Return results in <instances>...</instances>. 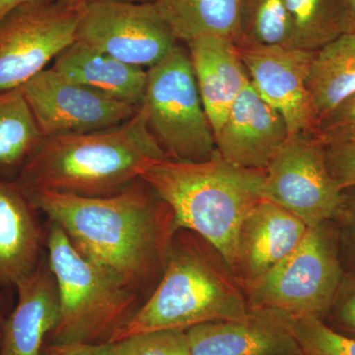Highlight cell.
Listing matches in <instances>:
<instances>
[{"label":"cell","instance_id":"obj_1","mask_svg":"<svg viewBox=\"0 0 355 355\" xmlns=\"http://www.w3.org/2000/svg\"><path fill=\"white\" fill-rule=\"evenodd\" d=\"M24 193L84 258L118 275L144 301L153 293L164 273L177 226L171 207L144 180L105 197Z\"/></svg>","mask_w":355,"mask_h":355},{"label":"cell","instance_id":"obj_2","mask_svg":"<svg viewBox=\"0 0 355 355\" xmlns=\"http://www.w3.org/2000/svg\"><path fill=\"white\" fill-rule=\"evenodd\" d=\"M168 158L140 107L116 127L46 137L16 178L21 190L48 191L80 197H105L140 179L147 163Z\"/></svg>","mask_w":355,"mask_h":355},{"label":"cell","instance_id":"obj_3","mask_svg":"<svg viewBox=\"0 0 355 355\" xmlns=\"http://www.w3.org/2000/svg\"><path fill=\"white\" fill-rule=\"evenodd\" d=\"M251 314L244 287L223 254L189 229L175 232L164 273L153 293L112 338L163 330L187 331Z\"/></svg>","mask_w":355,"mask_h":355},{"label":"cell","instance_id":"obj_4","mask_svg":"<svg viewBox=\"0 0 355 355\" xmlns=\"http://www.w3.org/2000/svg\"><path fill=\"white\" fill-rule=\"evenodd\" d=\"M265 171L230 164L219 154L203 162L150 161L140 179L173 210L177 229L193 231L234 266L240 226L263 198Z\"/></svg>","mask_w":355,"mask_h":355},{"label":"cell","instance_id":"obj_5","mask_svg":"<svg viewBox=\"0 0 355 355\" xmlns=\"http://www.w3.org/2000/svg\"><path fill=\"white\" fill-rule=\"evenodd\" d=\"M44 247L60 301L58 323L46 343H111L144 299L118 275L84 258L53 221Z\"/></svg>","mask_w":355,"mask_h":355},{"label":"cell","instance_id":"obj_6","mask_svg":"<svg viewBox=\"0 0 355 355\" xmlns=\"http://www.w3.org/2000/svg\"><path fill=\"white\" fill-rule=\"evenodd\" d=\"M345 277L335 223L324 221L308 228L288 256L244 291L251 310L324 320Z\"/></svg>","mask_w":355,"mask_h":355},{"label":"cell","instance_id":"obj_7","mask_svg":"<svg viewBox=\"0 0 355 355\" xmlns=\"http://www.w3.org/2000/svg\"><path fill=\"white\" fill-rule=\"evenodd\" d=\"M141 106L151 132L168 158L178 162H203L218 154L190 55L184 46L177 44L147 69Z\"/></svg>","mask_w":355,"mask_h":355},{"label":"cell","instance_id":"obj_8","mask_svg":"<svg viewBox=\"0 0 355 355\" xmlns=\"http://www.w3.org/2000/svg\"><path fill=\"white\" fill-rule=\"evenodd\" d=\"M76 41L125 64H158L179 44L154 2L99 0L78 7Z\"/></svg>","mask_w":355,"mask_h":355},{"label":"cell","instance_id":"obj_9","mask_svg":"<svg viewBox=\"0 0 355 355\" xmlns=\"http://www.w3.org/2000/svg\"><path fill=\"white\" fill-rule=\"evenodd\" d=\"M263 198L313 227L334 220L343 202L329 171L326 146L314 133L298 132L275 153L265 170Z\"/></svg>","mask_w":355,"mask_h":355},{"label":"cell","instance_id":"obj_10","mask_svg":"<svg viewBox=\"0 0 355 355\" xmlns=\"http://www.w3.org/2000/svg\"><path fill=\"white\" fill-rule=\"evenodd\" d=\"M78 8L57 0L17 7L0 21V92L20 88L76 41Z\"/></svg>","mask_w":355,"mask_h":355},{"label":"cell","instance_id":"obj_11","mask_svg":"<svg viewBox=\"0 0 355 355\" xmlns=\"http://www.w3.org/2000/svg\"><path fill=\"white\" fill-rule=\"evenodd\" d=\"M20 90L44 139L116 127L139 109L74 83L51 67L33 77Z\"/></svg>","mask_w":355,"mask_h":355},{"label":"cell","instance_id":"obj_12","mask_svg":"<svg viewBox=\"0 0 355 355\" xmlns=\"http://www.w3.org/2000/svg\"><path fill=\"white\" fill-rule=\"evenodd\" d=\"M250 83L268 105L286 121L289 135H316L308 77L315 51L282 44L238 46Z\"/></svg>","mask_w":355,"mask_h":355},{"label":"cell","instance_id":"obj_13","mask_svg":"<svg viewBox=\"0 0 355 355\" xmlns=\"http://www.w3.org/2000/svg\"><path fill=\"white\" fill-rule=\"evenodd\" d=\"M282 114L248 83L214 135L217 153L230 164L265 171L288 139Z\"/></svg>","mask_w":355,"mask_h":355},{"label":"cell","instance_id":"obj_14","mask_svg":"<svg viewBox=\"0 0 355 355\" xmlns=\"http://www.w3.org/2000/svg\"><path fill=\"white\" fill-rule=\"evenodd\" d=\"M308 228L277 203L259 202L243 220L237 236L233 272L243 287L261 279L288 256Z\"/></svg>","mask_w":355,"mask_h":355},{"label":"cell","instance_id":"obj_15","mask_svg":"<svg viewBox=\"0 0 355 355\" xmlns=\"http://www.w3.org/2000/svg\"><path fill=\"white\" fill-rule=\"evenodd\" d=\"M191 355H302L277 315L251 310L243 320L209 322L187 330Z\"/></svg>","mask_w":355,"mask_h":355},{"label":"cell","instance_id":"obj_16","mask_svg":"<svg viewBox=\"0 0 355 355\" xmlns=\"http://www.w3.org/2000/svg\"><path fill=\"white\" fill-rule=\"evenodd\" d=\"M16 288L17 304L2 328L0 355H40L60 316L57 282L46 254Z\"/></svg>","mask_w":355,"mask_h":355},{"label":"cell","instance_id":"obj_17","mask_svg":"<svg viewBox=\"0 0 355 355\" xmlns=\"http://www.w3.org/2000/svg\"><path fill=\"white\" fill-rule=\"evenodd\" d=\"M37 210L15 181L0 178V284L15 286L36 270L46 233Z\"/></svg>","mask_w":355,"mask_h":355},{"label":"cell","instance_id":"obj_18","mask_svg":"<svg viewBox=\"0 0 355 355\" xmlns=\"http://www.w3.org/2000/svg\"><path fill=\"white\" fill-rule=\"evenodd\" d=\"M186 44L203 108L216 135L249 77L234 42L205 36Z\"/></svg>","mask_w":355,"mask_h":355},{"label":"cell","instance_id":"obj_19","mask_svg":"<svg viewBox=\"0 0 355 355\" xmlns=\"http://www.w3.org/2000/svg\"><path fill=\"white\" fill-rule=\"evenodd\" d=\"M51 69L74 83L140 108L144 103L147 70L74 41L53 60Z\"/></svg>","mask_w":355,"mask_h":355},{"label":"cell","instance_id":"obj_20","mask_svg":"<svg viewBox=\"0 0 355 355\" xmlns=\"http://www.w3.org/2000/svg\"><path fill=\"white\" fill-rule=\"evenodd\" d=\"M308 89L317 125L355 94V31L345 33L315 51Z\"/></svg>","mask_w":355,"mask_h":355},{"label":"cell","instance_id":"obj_21","mask_svg":"<svg viewBox=\"0 0 355 355\" xmlns=\"http://www.w3.org/2000/svg\"><path fill=\"white\" fill-rule=\"evenodd\" d=\"M161 15L178 41L205 36L241 42L240 0H155Z\"/></svg>","mask_w":355,"mask_h":355},{"label":"cell","instance_id":"obj_22","mask_svg":"<svg viewBox=\"0 0 355 355\" xmlns=\"http://www.w3.org/2000/svg\"><path fill=\"white\" fill-rule=\"evenodd\" d=\"M44 137L20 88L0 92V178L19 174ZM6 179V178H4Z\"/></svg>","mask_w":355,"mask_h":355},{"label":"cell","instance_id":"obj_23","mask_svg":"<svg viewBox=\"0 0 355 355\" xmlns=\"http://www.w3.org/2000/svg\"><path fill=\"white\" fill-rule=\"evenodd\" d=\"M288 48L316 51L349 32L342 0H284Z\"/></svg>","mask_w":355,"mask_h":355},{"label":"cell","instance_id":"obj_24","mask_svg":"<svg viewBox=\"0 0 355 355\" xmlns=\"http://www.w3.org/2000/svg\"><path fill=\"white\" fill-rule=\"evenodd\" d=\"M242 44L288 43L284 0H240Z\"/></svg>","mask_w":355,"mask_h":355},{"label":"cell","instance_id":"obj_25","mask_svg":"<svg viewBox=\"0 0 355 355\" xmlns=\"http://www.w3.org/2000/svg\"><path fill=\"white\" fill-rule=\"evenodd\" d=\"M302 355H355V338L338 333L315 317H279Z\"/></svg>","mask_w":355,"mask_h":355},{"label":"cell","instance_id":"obj_26","mask_svg":"<svg viewBox=\"0 0 355 355\" xmlns=\"http://www.w3.org/2000/svg\"><path fill=\"white\" fill-rule=\"evenodd\" d=\"M116 355H191L186 331H149L114 343Z\"/></svg>","mask_w":355,"mask_h":355},{"label":"cell","instance_id":"obj_27","mask_svg":"<svg viewBox=\"0 0 355 355\" xmlns=\"http://www.w3.org/2000/svg\"><path fill=\"white\" fill-rule=\"evenodd\" d=\"M345 275H355V186L343 190V202L334 219Z\"/></svg>","mask_w":355,"mask_h":355},{"label":"cell","instance_id":"obj_28","mask_svg":"<svg viewBox=\"0 0 355 355\" xmlns=\"http://www.w3.org/2000/svg\"><path fill=\"white\" fill-rule=\"evenodd\" d=\"M316 137L324 146L355 139V94L319 121Z\"/></svg>","mask_w":355,"mask_h":355},{"label":"cell","instance_id":"obj_29","mask_svg":"<svg viewBox=\"0 0 355 355\" xmlns=\"http://www.w3.org/2000/svg\"><path fill=\"white\" fill-rule=\"evenodd\" d=\"M323 321L334 331L355 338V275H345Z\"/></svg>","mask_w":355,"mask_h":355},{"label":"cell","instance_id":"obj_30","mask_svg":"<svg viewBox=\"0 0 355 355\" xmlns=\"http://www.w3.org/2000/svg\"><path fill=\"white\" fill-rule=\"evenodd\" d=\"M326 160L340 190L355 186V139L326 146Z\"/></svg>","mask_w":355,"mask_h":355},{"label":"cell","instance_id":"obj_31","mask_svg":"<svg viewBox=\"0 0 355 355\" xmlns=\"http://www.w3.org/2000/svg\"><path fill=\"white\" fill-rule=\"evenodd\" d=\"M40 355H116L114 343H44Z\"/></svg>","mask_w":355,"mask_h":355},{"label":"cell","instance_id":"obj_32","mask_svg":"<svg viewBox=\"0 0 355 355\" xmlns=\"http://www.w3.org/2000/svg\"><path fill=\"white\" fill-rule=\"evenodd\" d=\"M46 1H51V0H0V21L17 7L28 3H38V2Z\"/></svg>","mask_w":355,"mask_h":355},{"label":"cell","instance_id":"obj_33","mask_svg":"<svg viewBox=\"0 0 355 355\" xmlns=\"http://www.w3.org/2000/svg\"><path fill=\"white\" fill-rule=\"evenodd\" d=\"M349 21V32L355 31V0H342Z\"/></svg>","mask_w":355,"mask_h":355},{"label":"cell","instance_id":"obj_34","mask_svg":"<svg viewBox=\"0 0 355 355\" xmlns=\"http://www.w3.org/2000/svg\"><path fill=\"white\" fill-rule=\"evenodd\" d=\"M60 3L64 4L65 6L78 7L84 6V4L90 3V2L99 1V0H57ZM125 1H135V2H154L155 0H125Z\"/></svg>","mask_w":355,"mask_h":355},{"label":"cell","instance_id":"obj_35","mask_svg":"<svg viewBox=\"0 0 355 355\" xmlns=\"http://www.w3.org/2000/svg\"><path fill=\"white\" fill-rule=\"evenodd\" d=\"M0 302H1V300H0ZM0 309H1V308H0ZM0 311H1V310H0Z\"/></svg>","mask_w":355,"mask_h":355}]
</instances>
